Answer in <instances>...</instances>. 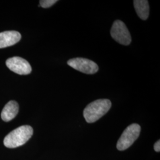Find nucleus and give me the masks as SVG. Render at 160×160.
I'll list each match as a JSON object with an SVG mask.
<instances>
[{
	"label": "nucleus",
	"mask_w": 160,
	"mask_h": 160,
	"mask_svg": "<svg viewBox=\"0 0 160 160\" xmlns=\"http://www.w3.org/2000/svg\"><path fill=\"white\" fill-rule=\"evenodd\" d=\"M33 133V129L29 125L20 126L6 136L4 144L6 147L14 148L26 143Z\"/></svg>",
	"instance_id": "nucleus-1"
},
{
	"label": "nucleus",
	"mask_w": 160,
	"mask_h": 160,
	"mask_svg": "<svg viewBox=\"0 0 160 160\" xmlns=\"http://www.w3.org/2000/svg\"><path fill=\"white\" fill-rule=\"evenodd\" d=\"M112 106L108 99H99L90 103L84 110L83 115L87 123H94L106 114Z\"/></svg>",
	"instance_id": "nucleus-2"
},
{
	"label": "nucleus",
	"mask_w": 160,
	"mask_h": 160,
	"mask_svg": "<svg viewBox=\"0 0 160 160\" xmlns=\"http://www.w3.org/2000/svg\"><path fill=\"white\" fill-rule=\"evenodd\" d=\"M141 126L133 123L128 126L122 134L117 143V148L119 151H124L130 147L139 137Z\"/></svg>",
	"instance_id": "nucleus-3"
},
{
	"label": "nucleus",
	"mask_w": 160,
	"mask_h": 160,
	"mask_svg": "<svg viewBox=\"0 0 160 160\" xmlns=\"http://www.w3.org/2000/svg\"><path fill=\"white\" fill-rule=\"evenodd\" d=\"M110 34L114 40L123 45L131 43V36L125 24L120 20L114 22L110 30Z\"/></svg>",
	"instance_id": "nucleus-4"
},
{
	"label": "nucleus",
	"mask_w": 160,
	"mask_h": 160,
	"mask_svg": "<svg viewBox=\"0 0 160 160\" xmlns=\"http://www.w3.org/2000/svg\"><path fill=\"white\" fill-rule=\"evenodd\" d=\"M67 63L72 68L87 74H94L98 70V67L96 63L86 58H76L71 59Z\"/></svg>",
	"instance_id": "nucleus-5"
},
{
	"label": "nucleus",
	"mask_w": 160,
	"mask_h": 160,
	"mask_svg": "<svg viewBox=\"0 0 160 160\" xmlns=\"http://www.w3.org/2000/svg\"><path fill=\"white\" fill-rule=\"evenodd\" d=\"M6 65L17 74L28 75L32 72V67L30 63L22 58H10L6 61Z\"/></svg>",
	"instance_id": "nucleus-6"
},
{
	"label": "nucleus",
	"mask_w": 160,
	"mask_h": 160,
	"mask_svg": "<svg viewBox=\"0 0 160 160\" xmlns=\"http://www.w3.org/2000/svg\"><path fill=\"white\" fill-rule=\"evenodd\" d=\"M21 34L17 31H6L0 33V48L14 45L21 39Z\"/></svg>",
	"instance_id": "nucleus-7"
},
{
	"label": "nucleus",
	"mask_w": 160,
	"mask_h": 160,
	"mask_svg": "<svg viewBox=\"0 0 160 160\" xmlns=\"http://www.w3.org/2000/svg\"><path fill=\"white\" fill-rule=\"evenodd\" d=\"M19 106L16 101H10L8 102L1 112V118L5 122L12 120L18 114Z\"/></svg>",
	"instance_id": "nucleus-8"
},
{
	"label": "nucleus",
	"mask_w": 160,
	"mask_h": 160,
	"mask_svg": "<svg viewBox=\"0 0 160 160\" xmlns=\"http://www.w3.org/2000/svg\"><path fill=\"white\" fill-rule=\"evenodd\" d=\"M133 5L138 17L141 19L145 20L149 16V7L148 1L147 0H135Z\"/></svg>",
	"instance_id": "nucleus-9"
},
{
	"label": "nucleus",
	"mask_w": 160,
	"mask_h": 160,
	"mask_svg": "<svg viewBox=\"0 0 160 160\" xmlns=\"http://www.w3.org/2000/svg\"><path fill=\"white\" fill-rule=\"evenodd\" d=\"M58 1L57 0H40V6L43 8H49L55 4Z\"/></svg>",
	"instance_id": "nucleus-10"
},
{
	"label": "nucleus",
	"mask_w": 160,
	"mask_h": 160,
	"mask_svg": "<svg viewBox=\"0 0 160 160\" xmlns=\"http://www.w3.org/2000/svg\"><path fill=\"white\" fill-rule=\"evenodd\" d=\"M154 150L156 152H160V141L158 140L157 142H156L154 144Z\"/></svg>",
	"instance_id": "nucleus-11"
}]
</instances>
